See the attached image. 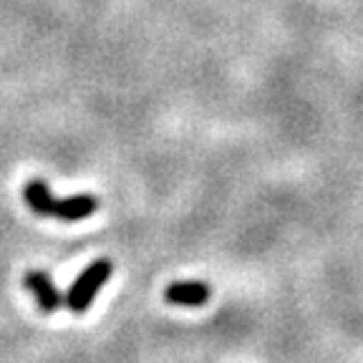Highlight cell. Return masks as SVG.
Listing matches in <instances>:
<instances>
[{
    "mask_svg": "<svg viewBox=\"0 0 363 363\" xmlns=\"http://www.w3.org/2000/svg\"><path fill=\"white\" fill-rule=\"evenodd\" d=\"M111 272H113V262L108 260V257H99V260L91 262L79 278L71 283V288H68V293H66L68 311L76 313V315L89 311V306L94 303L96 293L106 285V280L111 278Z\"/></svg>",
    "mask_w": 363,
    "mask_h": 363,
    "instance_id": "cell-1",
    "label": "cell"
},
{
    "mask_svg": "<svg viewBox=\"0 0 363 363\" xmlns=\"http://www.w3.org/2000/svg\"><path fill=\"white\" fill-rule=\"evenodd\" d=\"M23 285L33 293L35 303L43 313H56L66 306V298L61 295V290L56 288L53 278L43 270H28L26 278H23Z\"/></svg>",
    "mask_w": 363,
    "mask_h": 363,
    "instance_id": "cell-2",
    "label": "cell"
},
{
    "mask_svg": "<svg viewBox=\"0 0 363 363\" xmlns=\"http://www.w3.org/2000/svg\"><path fill=\"white\" fill-rule=\"evenodd\" d=\"M164 298L172 306L199 308L210 301V285L202 280H177V283L167 285Z\"/></svg>",
    "mask_w": 363,
    "mask_h": 363,
    "instance_id": "cell-3",
    "label": "cell"
},
{
    "mask_svg": "<svg viewBox=\"0 0 363 363\" xmlns=\"http://www.w3.org/2000/svg\"><path fill=\"white\" fill-rule=\"evenodd\" d=\"M96 210H99V199L94 194H74V197L56 199L53 217H58L63 222H79L91 217Z\"/></svg>",
    "mask_w": 363,
    "mask_h": 363,
    "instance_id": "cell-4",
    "label": "cell"
},
{
    "mask_svg": "<svg viewBox=\"0 0 363 363\" xmlns=\"http://www.w3.org/2000/svg\"><path fill=\"white\" fill-rule=\"evenodd\" d=\"M23 197H26V204L30 207L33 215L53 217V210H56V197L51 194V187L45 184V179L26 182V187H23Z\"/></svg>",
    "mask_w": 363,
    "mask_h": 363,
    "instance_id": "cell-5",
    "label": "cell"
}]
</instances>
